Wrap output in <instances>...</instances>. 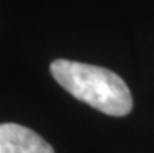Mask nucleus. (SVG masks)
Here are the masks:
<instances>
[{"label":"nucleus","instance_id":"nucleus-1","mask_svg":"<svg viewBox=\"0 0 154 153\" xmlns=\"http://www.w3.org/2000/svg\"><path fill=\"white\" fill-rule=\"evenodd\" d=\"M50 70L69 94L104 114L126 116L132 110L129 88L112 70L69 59H55Z\"/></svg>","mask_w":154,"mask_h":153},{"label":"nucleus","instance_id":"nucleus-2","mask_svg":"<svg viewBox=\"0 0 154 153\" xmlns=\"http://www.w3.org/2000/svg\"><path fill=\"white\" fill-rule=\"evenodd\" d=\"M0 153H55L33 130L17 123H0Z\"/></svg>","mask_w":154,"mask_h":153}]
</instances>
